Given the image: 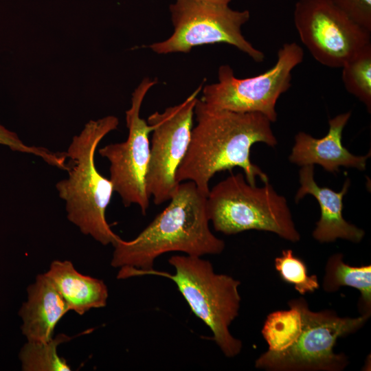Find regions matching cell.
Instances as JSON below:
<instances>
[{"label": "cell", "instance_id": "obj_1", "mask_svg": "<svg viewBox=\"0 0 371 371\" xmlns=\"http://www.w3.org/2000/svg\"><path fill=\"white\" fill-rule=\"evenodd\" d=\"M196 125L192 128L187 153L176 172V181H192L206 196L212 177L235 167L243 169L247 181L256 185L267 175L250 159L256 143L274 147L278 144L271 122L259 113H240L216 109L197 99L194 111Z\"/></svg>", "mask_w": 371, "mask_h": 371}, {"label": "cell", "instance_id": "obj_2", "mask_svg": "<svg viewBox=\"0 0 371 371\" xmlns=\"http://www.w3.org/2000/svg\"><path fill=\"white\" fill-rule=\"evenodd\" d=\"M206 197L192 181L181 182L167 207L134 239H119L111 265L117 278L140 276L154 269L155 260L172 251L203 256L223 252L225 242L210 230Z\"/></svg>", "mask_w": 371, "mask_h": 371}, {"label": "cell", "instance_id": "obj_3", "mask_svg": "<svg viewBox=\"0 0 371 371\" xmlns=\"http://www.w3.org/2000/svg\"><path fill=\"white\" fill-rule=\"evenodd\" d=\"M119 124L117 117L108 115L89 121L72 138L65 152L68 177L56 184L65 201L68 220L85 235L103 245H113L121 238L106 219V210L114 192L112 182L102 175L95 164V153L101 140Z\"/></svg>", "mask_w": 371, "mask_h": 371}, {"label": "cell", "instance_id": "obj_4", "mask_svg": "<svg viewBox=\"0 0 371 371\" xmlns=\"http://www.w3.org/2000/svg\"><path fill=\"white\" fill-rule=\"evenodd\" d=\"M168 262L174 273L153 269L140 276L155 275L174 282L192 312L209 327L223 354L227 358L236 357L243 343L232 335L229 326L239 314L240 282L216 273L212 263L202 256L173 255Z\"/></svg>", "mask_w": 371, "mask_h": 371}, {"label": "cell", "instance_id": "obj_5", "mask_svg": "<svg viewBox=\"0 0 371 371\" xmlns=\"http://www.w3.org/2000/svg\"><path fill=\"white\" fill-rule=\"evenodd\" d=\"M206 210L214 229L227 235L255 229L292 243L300 240L286 198L269 182L249 184L243 173L232 174L210 189Z\"/></svg>", "mask_w": 371, "mask_h": 371}, {"label": "cell", "instance_id": "obj_6", "mask_svg": "<svg viewBox=\"0 0 371 371\" xmlns=\"http://www.w3.org/2000/svg\"><path fill=\"white\" fill-rule=\"evenodd\" d=\"M302 318V330L295 344L282 352L267 350L255 367L267 371H341L348 365L344 353H335L339 338L363 326L370 314L339 317L331 310L313 311L302 297L296 299Z\"/></svg>", "mask_w": 371, "mask_h": 371}, {"label": "cell", "instance_id": "obj_7", "mask_svg": "<svg viewBox=\"0 0 371 371\" xmlns=\"http://www.w3.org/2000/svg\"><path fill=\"white\" fill-rule=\"evenodd\" d=\"M170 11L174 32L168 39L150 45L153 52L188 53L196 46L226 43L256 63L265 60V54L242 34V26L250 18L249 10H234L228 4L203 0H176Z\"/></svg>", "mask_w": 371, "mask_h": 371}, {"label": "cell", "instance_id": "obj_8", "mask_svg": "<svg viewBox=\"0 0 371 371\" xmlns=\"http://www.w3.org/2000/svg\"><path fill=\"white\" fill-rule=\"evenodd\" d=\"M302 48L296 43L279 49L276 64L262 74L236 78L227 65L218 70V82L202 89L200 99L210 107L240 113H259L271 122L277 120L276 103L291 87L292 71L304 60Z\"/></svg>", "mask_w": 371, "mask_h": 371}, {"label": "cell", "instance_id": "obj_9", "mask_svg": "<svg viewBox=\"0 0 371 371\" xmlns=\"http://www.w3.org/2000/svg\"><path fill=\"white\" fill-rule=\"evenodd\" d=\"M293 21L301 42L319 63L328 67H341L371 43V32L331 0H298Z\"/></svg>", "mask_w": 371, "mask_h": 371}, {"label": "cell", "instance_id": "obj_10", "mask_svg": "<svg viewBox=\"0 0 371 371\" xmlns=\"http://www.w3.org/2000/svg\"><path fill=\"white\" fill-rule=\"evenodd\" d=\"M201 89L199 86L181 103L148 117L153 135L146 189L156 205L170 201L179 184L176 172L188 149L194 106Z\"/></svg>", "mask_w": 371, "mask_h": 371}, {"label": "cell", "instance_id": "obj_11", "mask_svg": "<svg viewBox=\"0 0 371 371\" xmlns=\"http://www.w3.org/2000/svg\"><path fill=\"white\" fill-rule=\"evenodd\" d=\"M157 79L144 78L132 94L131 106L126 111L128 130L125 142L110 144L98 153L110 163V180L113 190L124 206L137 205L145 215L150 197L146 189V175L150 157L149 134L153 126L139 115L141 106L148 90Z\"/></svg>", "mask_w": 371, "mask_h": 371}, {"label": "cell", "instance_id": "obj_12", "mask_svg": "<svg viewBox=\"0 0 371 371\" xmlns=\"http://www.w3.org/2000/svg\"><path fill=\"white\" fill-rule=\"evenodd\" d=\"M351 112L340 113L328 121L327 134L317 139L304 132L295 136L289 161L300 166L318 164L329 172L339 171L340 166L364 170L370 156L355 155L342 144V133Z\"/></svg>", "mask_w": 371, "mask_h": 371}, {"label": "cell", "instance_id": "obj_13", "mask_svg": "<svg viewBox=\"0 0 371 371\" xmlns=\"http://www.w3.org/2000/svg\"><path fill=\"white\" fill-rule=\"evenodd\" d=\"M299 177L300 186L295 196V202L297 203L306 194H311L316 199L320 207V218L312 233L313 238L322 243H332L339 238L360 243L365 236L364 230L347 222L342 214L343 199L350 187V179H346L342 189L337 192L317 184L313 165L302 166Z\"/></svg>", "mask_w": 371, "mask_h": 371}, {"label": "cell", "instance_id": "obj_14", "mask_svg": "<svg viewBox=\"0 0 371 371\" xmlns=\"http://www.w3.org/2000/svg\"><path fill=\"white\" fill-rule=\"evenodd\" d=\"M27 294V300L20 311L23 333L28 341H47L69 308L45 273L36 276L35 282L28 286Z\"/></svg>", "mask_w": 371, "mask_h": 371}, {"label": "cell", "instance_id": "obj_15", "mask_svg": "<svg viewBox=\"0 0 371 371\" xmlns=\"http://www.w3.org/2000/svg\"><path fill=\"white\" fill-rule=\"evenodd\" d=\"M45 274L54 283L69 311L81 315L91 308L106 305L109 291L104 282L79 273L70 261H53Z\"/></svg>", "mask_w": 371, "mask_h": 371}, {"label": "cell", "instance_id": "obj_16", "mask_svg": "<svg viewBox=\"0 0 371 371\" xmlns=\"http://www.w3.org/2000/svg\"><path fill=\"white\" fill-rule=\"evenodd\" d=\"M342 254L332 255L327 260L322 280L326 293L337 292L342 286H350L360 292L361 314L371 313V265L350 266L344 262Z\"/></svg>", "mask_w": 371, "mask_h": 371}, {"label": "cell", "instance_id": "obj_17", "mask_svg": "<svg viewBox=\"0 0 371 371\" xmlns=\"http://www.w3.org/2000/svg\"><path fill=\"white\" fill-rule=\"evenodd\" d=\"M289 310L269 313L261 333L268 345V350L282 352L292 346L302 330V318L296 299L288 302Z\"/></svg>", "mask_w": 371, "mask_h": 371}, {"label": "cell", "instance_id": "obj_18", "mask_svg": "<svg viewBox=\"0 0 371 371\" xmlns=\"http://www.w3.org/2000/svg\"><path fill=\"white\" fill-rule=\"evenodd\" d=\"M71 337L60 334L45 342L28 341L21 349L20 359L25 371H70L66 360L58 356V346Z\"/></svg>", "mask_w": 371, "mask_h": 371}, {"label": "cell", "instance_id": "obj_19", "mask_svg": "<svg viewBox=\"0 0 371 371\" xmlns=\"http://www.w3.org/2000/svg\"><path fill=\"white\" fill-rule=\"evenodd\" d=\"M342 68L346 90L371 111V43L348 60Z\"/></svg>", "mask_w": 371, "mask_h": 371}, {"label": "cell", "instance_id": "obj_20", "mask_svg": "<svg viewBox=\"0 0 371 371\" xmlns=\"http://www.w3.org/2000/svg\"><path fill=\"white\" fill-rule=\"evenodd\" d=\"M274 266L281 279L293 284L300 295L313 293L319 288L317 276L308 275L305 262L291 249L282 250L281 256L275 258Z\"/></svg>", "mask_w": 371, "mask_h": 371}, {"label": "cell", "instance_id": "obj_21", "mask_svg": "<svg viewBox=\"0 0 371 371\" xmlns=\"http://www.w3.org/2000/svg\"><path fill=\"white\" fill-rule=\"evenodd\" d=\"M0 145L8 146L13 151L32 154L43 159L47 164L60 168L64 162L62 153L52 152L43 147L25 144L19 136L0 123Z\"/></svg>", "mask_w": 371, "mask_h": 371}, {"label": "cell", "instance_id": "obj_22", "mask_svg": "<svg viewBox=\"0 0 371 371\" xmlns=\"http://www.w3.org/2000/svg\"><path fill=\"white\" fill-rule=\"evenodd\" d=\"M352 20L371 32V0H331Z\"/></svg>", "mask_w": 371, "mask_h": 371}, {"label": "cell", "instance_id": "obj_23", "mask_svg": "<svg viewBox=\"0 0 371 371\" xmlns=\"http://www.w3.org/2000/svg\"><path fill=\"white\" fill-rule=\"evenodd\" d=\"M203 1H212V2H215V3H224V4H229V3L232 0H203Z\"/></svg>", "mask_w": 371, "mask_h": 371}]
</instances>
